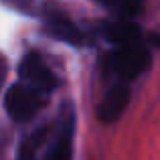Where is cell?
Returning <instances> with one entry per match:
<instances>
[{
  "mask_svg": "<svg viewBox=\"0 0 160 160\" xmlns=\"http://www.w3.org/2000/svg\"><path fill=\"white\" fill-rule=\"evenodd\" d=\"M130 87L124 85V83H118V85L109 87L108 93L103 95V99L98 106V118L106 124H112V122L120 120V116L126 112L130 103Z\"/></svg>",
  "mask_w": 160,
  "mask_h": 160,
  "instance_id": "5b68a950",
  "label": "cell"
},
{
  "mask_svg": "<svg viewBox=\"0 0 160 160\" xmlns=\"http://www.w3.org/2000/svg\"><path fill=\"white\" fill-rule=\"evenodd\" d=\"M18 77H20V83H24V85L32 87V89L41 91L45 95L59 87V77L51 71V67L43 61V57L35 51L27 53L20 59Z\"/></svg>",
  "mask_w": 160,
  "mask_h": 160,
  "instance_id": "3957f363",
  "label": "cell"
},
{
  "mask_svg": "<svg viewBox=\"0 0 160 160\" xmlns=\"http://www.w3.org/2000/svg\"><path fill=\"white\" fill-rule=\"evenodd\" d=\"M18 160H37L35 158V150H31V148H20V156H18Z\"/></svg>",
  "mask_w": 160,
  "mask_h": 160,
  "instance_id": "9c48e42d",
  "label": "cell"
},
{
  "mask_svg": "<svg viewBox=\"0 0 160 160\" xmlns=\"http://www.w3.org/2000/svg\"><path fill=\"white\" fill-rule=\"evenodd\" d=\"M73 154V144H71V124L63 126L59 130L57 138H55L49 154L45 156V160H71Z\"/></svg>",
  "mask_w": 160,
  "mask_h": 160,
  "instance_id": "52a82bcc",
  "label": "cell"
},
{
  "mask_svg": "<svg viewBox=\"0 0 160 160\" xmlns=\"http://www.w3.org/2000/svg\"><path fill=\"white\" fill-rule=\"evenodd\" d=\"M150 51L144 43L130 45V47H122L118 51L109 53L106 63L108 69L113 75H118L124 81H132V79L140 77L146 69L150 67Z\"/></svg>",
  "mask_w": 160,
  "mask_h": 160,
  "instance_id": "6da1fadb",
  "label": "cell"
},
{
  "mask_svg": "<svg viewBox=\"0 0 160 160\" xmlns=\"http://www.w3.org/2000/svg\"><path fill=\"white\" fill-rule=\"evenodd\" d=\"M45 103H47L45 93L24 85V83H14L4 93V109L14 122L32 120L45 108Z\"/></svg>",
  "mask_w": 160,
  "mask_h": 160,
  "instance_id": "7a4b0ae2",
  "label": "cell"
},
{
  "mask_svg": "<svg viewBox=\"0 0 160 160\" xmlns=\"http://www.w3.org/2000/svg\"><path fill=\"white\" fill-rule=\"evenodd\" d=\"M103 37L118 49L142 43V28L132 20H118L103 24Z\"/></svg>",
  "mask_w": 160,
  "mask_h": 160,
  "instance_id": "8992f818",
  "label": "cell"
},
{
  "mask_svg": "<svg viewBox=\"0 0 160 160\" xmlns=\"http://www.w3.org/2000/svg\"><path fill=\"white\" fill-rule=\"evenodd\" d=\"M45 24H47V31L51 32V37L59 41H65L69 45H85V32L81 28L75 27V22L65 14V12H57L51 10L45 14Z\"/></svg>",
  "mask_w": 160,
  "mask_h": 160,
  "instance_id": "277c9868",
  "label": "cell"
},
{
  "mask_svg": "<svg viewBox=\"0 0 160 160\" xmlns=\"http://www.w3.org/2000/svg\"><path fill=\"white\" fill-rule=\"evenodd\" d=\"M98 2L106 4L112 10H116L122 18H132V16L140 10L142 0H98Z\"/></svg>",
  "mask_w": 160,
  "mask_h": 160,
  "instance_id": "ba28073f",
  "label": "cell"
}]
</instances>
